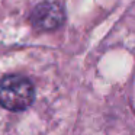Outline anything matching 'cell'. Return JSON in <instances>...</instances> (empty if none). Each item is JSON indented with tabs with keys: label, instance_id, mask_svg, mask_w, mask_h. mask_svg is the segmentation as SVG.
<instances>
[{
	"label": "cell",
	"instance_id": "6da1fadb",
	"mask_svg": "<svg viewBox=\"0 0 135 135\" xmlns=\"http://www.w3.org/2000/svg\"><path fill=\"white\" fill-rule=\"evenodd\" d=\"M33 86L26 77L7 76L0 81V105L9 110H23L33 102Z\"/></svg>",
	"mask_w": 135,
	"mask_h": 135
},
{
	"label": "cell",
	"instance_id": "7a4b0ae2",
	"mask_svg": "<svg viewBox=\"0 0 135 135\" xmlns=\"http://www.w3.org/2000/svg\"><path fill=\"white\" fill-rule=\"evenodd\" d=\"M65 13L60 3L42 2L31 13V23L41 31H54L64 23Z\"/></svg>",
	"mask_w": 135,
	"mask_h": 135
}]
</instances>
